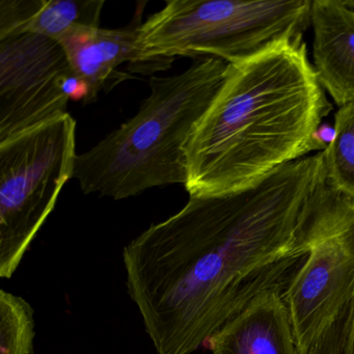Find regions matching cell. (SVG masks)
Returning a JSON list of instances; mask_svg holds the SVG:
<instances>
[{
  "instance_id": "ba28073f",
  "label": "cell",
  "mask_w": 354,
  "mask_h": 354,
  "mask_svg": "<svg viewBox=\"0 0 354 354\" xmlns=\"http://www.w3.org/2000/svg\"><path fill=\"white\" fill-rule=\"evenodd\" d=\"M313 68L341 107L354 101V0H312Z\"/></svg>"
},
{
  "instance_id": "3957f363",
  "label": "cell",
  "mask_w": 354,
  "mask_h": 354,
  "mask_svg": "<svg viewBox=\"0 0 354 354\" xmlns=\"http://www.w3.org/2000/svg\"><path fill=\"white\" fill-rule=\"evenodd\" d=\"M230 64L198 59L185 71L152 76L136 115L77 155L73 178L84 194L113 200L151 188L187 183L183 147L214 101Z\"/></svg>"
},
{
  "instance_id": "2e32d148",
  "label": "cell",
  "mask_w": 354,
  "mask_h": 354,
  "mask_svg": "<svg viewBox=\"0 0 354 354\" xmlns=\"http://www.w3.org/2000/svg\"><path fill=\"white\" fill-rule=\"evenodd\" d=\"M345 354H354V316L348 331L347 341H346Z\"/></svg>"
},
{
  "instance_id": "277c9868",
  "label": "cell",
  "mask_w": 354,
  "mask_h": 354,
  "mask_svg": "<svg viewBox=\"0 0 354 354\" xmlns=\"http://www.w3.org/2000/svg\"><path fill=\"white\" fill-rule=\"evenodd\" d=\"M310 0H171L140 24L132 71L154 72L176 57L243 63L304 40Z\"/></svg>"
},
{
  "instance_id": "5b68a950",
  "label": "cell",
  "mask_w": 354,
  "mask_h": 354,
  "mask_svg": "<svg viewBox=\"0 0 354 354\" xmlns=\"http://www.w3.org/2000/svg\"><path fill=\"white\" fill-rule=\"evenodd\" d=\"M76 121L69 113L0 142V277L11 279L73 178Z\"/></svg>"
},
{
  "instance_id": "8fae6325",
  "label": "cell",
  "mask_w": 354,
  "mask_h": 354,
  "mask_svg": "<svg viewBox=\"0 0 354 354\" xmlns=\"http://www.w3.org/2000/svg\"><path fill=\"white\" fill-rule=\"evenodd\" d=\"M103 0H8L1 24L9 37L32 34L59 41L75 28H100Z\"/></svg>"
},
{
  "instance_id": "7c38bea8",
  "label": "cell",
  "mask_w": 354,
  "mask_h": 354,
  "mask_svg": "<svg viewBox=\"0 0 354 354\" xmlns=\"http://www.w3.org/2000/svg\"><path fill=\"white\" fill-rule=\"evenodd\" d=\"M335 136L323 153L326 183L354 200V101L335 115Z\"/></svg>"
},
{
  "instance_id": "8992f818",
  "label": "cell",
  "mask_w": 354,
  "mask_h": 354,
  "mask_svg": "<svg viewBox=\"0 0 354 354\" xmlns=\"http://www.w3.org/2000/svg\"><path fill=\"white\" fill-rule=\"evenodd\" d=\"M308 258L285 293L298 354H306L354 294V200L326 183L301 225Z\"/></svg>"
},
{
  "instance_id": "5bb4252c",
  "label": "cell",
  "mask_w": 354,
  "mask_h": 354,
  "mask_svg": "<svg viewBox=\"0 0 354 354\" xmlns=\"http://www.w3.org/2000/svg\"><path fill=\"white\" fill-rule=\"evenodd\" d=\"M354 316V294L319 335L306 354H345L348 331Z\"/></svg>"
},
{
  "instance_id": "7a4b0ae2",
  "label": "cell",
  "mask_w": 354,
  "mask_h": 354,
  "mask_svg": "<svg viewBox=\"0 0 354 354\" xmlns=\"http://www.w3.org/2000/svg\"><path fill=\"white\" fill-rule=\"evenodd\" d=\"M331 109L304 40L230 64L221 91L183 147L189 198L246 189L308 156Z\"/></svg>"
},
{
  "instance_id": "9a60e30c",
  "label": "cell",
  "mask_w": 354,
  "mask_h": 354,
  "mask_svg": "<svg viewBox=\"0 0 354 354\" xmlns=\"http://www.w3.org/2000/svg\"><path fill=\"white\" fill-rule=\"evenodd\" d=\"M335 136V125H331L327 122H322L315 131L313 140H314L315 151L318 152H324L331 142Z\"/></svg>"
},
{
  "instance_id": "30bf717a",
  "label": "cell",
  "mask_w": 354,
  "mask_h": 354,
  "mask_svg": "<svg viewBox=\"0 0 354 354\" xmlns=\"http://www.w3.org/2000/svg\"><path fill=\"white\" fill-rule=\"evenodd\" d=\"M142 24L107 30L80 28L62 37V45L73 73L88 86V103L98 98L125 63L134 65L138 59V32Z\"/></svg>"
},
{
  "instance_id": "52a82bcc",
  "label": "cell",
  "mask_w": 354,
  "mask_h": 354,
  "mask_svg": "<svg viewBox=\"0 0 354 354\" xmlns=\"http://www.w3.org/2000/svg\"><path fill=\"white\" fill-rule=\"evenodd\" d=\"M88 99L57 41L32 34L0 41V142Z\"/></svg>"
},
{
  "instance_id": "6da1fadb",
  "label": "cell",
  "mask_w": 354,
  "mask_h": 354,
  "mask_svg": "<svg viewBox=\"0 0 354 354\" xmlns=\"http://www.w3.org/2000/svg\"><path fill=\"white\" fill-rule=\"evenodd\" d=\"M326 181L323 153L254 185L189 198L123 250L126 285L158 354H192L256 298L285 295L308 258V204Z\"/></svg>"
},
{
  "instance_id": "4fadbf2b",
  "label": "cell",
  "mask_w": 354,
  "mask_h": 354,
  "mask_svg": "<svg viewBox=\"0 0 354 354\" xmlns=\"http://www.w3.org/2000/svg\"><path fill=\"white\" fill-rule=\"evenodd\" d=\"M35 310L20 296L0 291V354L34 353Z\"/></svg>"
},
{
  "instance_id": "9c48e42d",
  "label": "cell",
  "mask_w": 354,
  "mask_h": 354,
  "mask_svg": "<svg viewBox=\"0 0 354 354\" xmlns=\"http://www.w3.org/2000/svg\"><path fill=\"white\" fill-rule=\"evenodd\" d=\"M207 344L212 354H298L285 295L259 296Z\"/></svg>"
}]
</instances>
